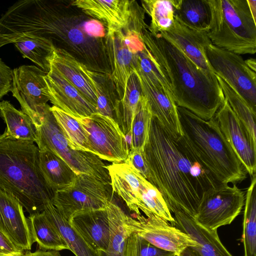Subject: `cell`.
<instances>
[{"label": "cell", "instance_id": "6da1fadb", "mask_svg": "<svg viewBox=\"0 0 256 256\" xmlns=\"http://www.w3.org/2000/svg\"><path fill=\"white\" fill-rule=\"evenodd\" d=\"M144 155L150 182L171 213L178 211L194 218L207 192L227 186L201 162L183 136H174L152 116Z\"/></svg>", "mask_w": 256, "mask_h": 256}, {"label": "cell", "instance_id": "7a4b0ae2", "mask_svg": "<svg viewBox=\"0 0 256 256\" xmlns=\"http://www.w3.org/2000/svg\"><path fill=\"white\" fill-rule=\"evenodd\" d=\"M148 28L141 38L168 84L177 106L204 120L211 119L224 100L216 74L199 68L177 46Z\"/></svg>", "mask_w": 256, "mask_h": 256}, {"label": "cell", "instance_id": "3957f363", "mask_svg": "<svg viewBox=\"0 0 256 256\" xmlns=\"http://www.w3.org/2000/svg\"><path fill=\"white\" fill-rule=\"evenodd\" d=\"M0 190L17 200L30 215L44 211L56 192L39 164V148L33 142L0 134Z\"/></svg>", "mask_w": 256, "mask_h": 256}, {"label": "cell", "instance_id": "277c9868", "mask_svg": "<svg viewBox=\"0 0 256 256\" xmlns=\"http://www.w3.org/2000/svg\"><path fill=\"white\" fill-rule=\"evenodd\" d=\"M182 136L206 168L222 184H236L248 174L214 116L206 120L177 106Z\"/></svg>", "mask_w": 256, "mask_h": 256}, {"label": "cell", "instance_id": "5b68a950", "mask_svg": "<svg viewBox=\"0 0 256 256\" xmlns=\"http://www.w3.org/2000/svg\"><path fill=\"white\" fill-rule=\"evenodd\" d=\"M210 12L208 36L212 44L238 54L256 52V21L247 0H207Z\"/></svg>", "mask_w": 256, "mask_h": 256}, {"label": "cell", "instance_id": "8992f818", "mask_svg": "<svg viewBox=\"0 0 256 256\" xmlns=\"http://www.w3.org/2000/svg\"><path fill=\"white\" fill-rule=\"evenodd\" d=\"M48 104L40 116L36 141L40 150L50 151L62 159L76 174L90 175L111 184L106 164L94 154L73 150L64 136Z\"/></svg>", "mask_w": 256, "mask_h": 256}, {"label": "cell", "instance_id": "52a82bcc", "mask_svg": "<svg viewBox=\"0 0 256 256\" xmlns=\"http://www.w3.org/2000/svg\"><path fill=\"white\" fill-rule=\"evenodd\" d=\"M114 194L111 184L80 174L72 186L56 192L52 204L68 220L78 212L106 209Z\"/></svg>", "mask_w": 256, "mask_h": 256}, {"label": "cell", "instance_id": "ba28073f", "mask_svg": "<svg viewBox=\"0 0 256 256\" xmlns=\"http://www.w3.org/2000/svg\"><path fill=\"white\" fill-rule=\"evenodd\" d=\"M214 73L236 91L256 112V74L239 54L210 44L205 49Z\"/></svg>", "mask_w": 256, "mask_h": 256}, {"label": "cell", "instance_id": "9c48e42d", "mask_svg": "<svg viewBox=\"0 0 256 256\" xmlns=\"http://www.w3.org/2000/svg\"><path fill=\"white\" fill-rule=\"evenodd\" d=\"M76 118L86 132L92 154L116 164L128 158V141L113 119L98 112L86 118Z\"/></svg>", "mask_w": 256, "mask_h": 256}, {"label": "cell", "instance_id": "30bf717a", "mask_svg": "<svg viewBox=\"0 0 256 256\" xmlns=\"http://www.w3.org/2000/svg\"><path fill=\"white\" fill-rule=\"evenodd\" d=\"M126 215L124 226L128 232H134L153 246L179 256L186 248L198 244L189 235L160 216Z\"/></svg>", "mask_w": 256, "mask_h": 256}, {"label": "cell", "instance_id": "8fae6325", "mask_svg": "<svg viewBox=\"0 0 256 256\" xmlns=\"http://www.w3.org/2000/svg\"><path fill=\"white\" fill-rule=\"evenodd\" d=\"M244 192L236 184L206 193L194 218L196 222L210 230L230 224L244 204Z\"/></svg>", "mask_w": 256, "mask_h": 256}, {"label": "cell", "instance_id": "7c38bea8", "mask_svg": "<svg viewBox=\"0 0 256 256\" xmlns=\"http://www.w3.org/2000/svg\"><path fill=\"white\" fill-rule=\"evenodd\" d=\"M46 74L32 65L21 66L12 70V96L36 126L40 124V116L49 100L44 80Z\"/></svg>", "mask_w": 256, "mask_h": 256}, {"label": "cell", "instance_id": "4fadbf2b", "mask_svg": "<svg viewBox=\"0 0 256 256\" xmlns=\"http://www.w3.org/2000/svg\"><path fill=\"white\" fill-rule=\"evenodd\" d=\"M214 118L247 172L252 176L256 174V141L225 98Z\"/></svg>", "mask_w": 256, "mask_h": 256}, {"label": "cell", "instance_id": "5bb4252c", "mask_svg": "<svg viewBox=\"0 0 256 256\" xmlns=\"http://www.w3.org/2000/svg\"><path fill=\"white\" fill-rule=\"evenodd\" d=\"M44 80L49 100L54 106L76 118L98 112L96 108L50 64Z\"/></svg>", "mask_w": 256, "mask_h": 256}, {"label": "cell", "instance_id": "9a60e30c", "mask_svg": "<svg viewBox=\"0 0 256 256\" xmlns=\"http://www.w3.org/2000/svg\"><path fill=\"white\" fill-rule=\"evenodd\" d=\"M71 5L102 22L107 32L126 28L139 6L136 1L128 0H76Z\"/></svg>", "mask_w": 256, "mask_h": 256}, {"label": "cell", "instance_id": "2e32d148", "mask_svg": "<svg viewBox=\"0 0 256 256\" xmlns=\"http://www.w3.org/2000/svg\"><path fill=\"white\" fill-rule=\"evenodd\" d=\"M0 230L23 252L30 250L34 242L22 206L13 196L0 190Z\"/></svg>", "mask_w": 256, "mask_h": 256}, {"label": "cell", "instance_id": "e0dca14e", "mask_svg": "<svg viewBox=\"0 0 256 256\" xmlns=\"http://www.w3.org/2000/svg\"><path fill=\"white\" fill-rule=\"evenodd\" d=\"M142 94L148 104L152 116L174 136H182L177 106L172 96L162 86L152 82L140 71L135 69Z\"/></svg>", "mask_w": 256, "mask_h": 256}, {"label": "cell", "instance_id": "ac0fdd59", "mask_svg": "<svg viewBox=\"0 0 256 256\" xmlns=\"http://www.w3.org/2000/svg\"><path fill=\"white\" fill-rule=\"evenodd\" d=\"M104 47L111 67L110 77L120 101L134 72L138 52L133 53L126 46L122 30L107 32Z\"/></svg>", "mask_w": 256, "mask_h": 256}, {"label": "cell", "instance_id": "d6986e66", "mask_svg": "<svg viewBox=\"0 0 256 256\" xmlns=\"http://www.w3.org/2000/svg\"><path fill=\"white\" fill-rule=\"evenodd\" d=\"M172 214L174 226L189 235L198 244L186 248L179 256H232L220 240L217 230L206 229L194 218L182 212L174 211Z\"/></svg>", "mask_w": 256, "mask_h": 256}, {"label": "cell", "instance_id": "ffe728a7", "mask_svg": "<svg viewBox=\"0 0 256 256\" xmlns=\"http://www.w3.org/2000/svg\"><path fill=\"white\" fill-rule=\"evenodd\" d=\"M159 34L177 46L199 68L214 73L205 53L206 48L212 44L206 31L190 28L174 18L171 26Z\"/></svg>", "mask_w": 256, "mask_h": 256}, {"label": "cell", "instance_id": "44dd1931", "mask_svg": "<svg viewBox=\"0 0 256 256\" xmlns=\"http://www.w3.org/2000/svg\"><path fill=\"white\" fill-rule=\"evenodd\" d=\"M70 226L97 252L107 250L110 226L106 208L76 212L68 220Z\"/></svg>", "mask_w": 256, "mask_h": 256}, {"label": "cell", "instance_id": "7402d4cb", "mask_svg": "<svg viewBox=\"0 0 256 256\" xmlns=\"http://www.w3.org/2000/svg\"><path fill=\"white\" fill-rule=\"evenodd\" d=\"M53 66L97 109V98L87 66L62 48H56L50 60Z\"/></svg>", "mask_w": 256, "mask_h": 256}, {"label": "cell", "instance_id": "603a6c76", "mask_svg": "<svg viewBox=\"0 0 256 256\" xmlns=\"http://www.w3.org/2000/svg\"><path fill=\"white\" fill-rule=\"evenodd\" d=\"M39 164L46 182L55 192L72 186L76 180V174L50 151L39 150Z\"/></svg>", "mask_w": 256, "mask_h": 256}, {"label": "cell", "instance_id": "cb8c5ba5", "mask_svg": "<svg viewBox=\"0 0 256 256\" xmlns=\"http://www.w3.org/2000/svg\"><path fill=\"white\" fill-rule=\"evenodd\" d=\"M87 74L97 98L98 112L116 122V112L120 100L110 74L95 72L88 68Z\"/></svg>", "mask_w": 256, "mask_h": 256}, {"label": "cell", "instance_id": "d4e9b609", "mask_svg": "<svg viewBox=\"0 0 256 256\" xmlns=\"http://www.w3.org/2000/svg\"><path fill=\"white\" fill-rule=\"evenodd\" d=\"M0 116L6 124V130L20 140L36 142L37 128L32 118L22 110L16 109L9 101L0 102Z\"/></svg>", "mask_w": 256, "mask_h": 256}, {"label": "cell", "instance_id": "484cf974", "mask_svg": "<svg viewBox=\"0 0 256 256\" xmlns=\"http://www.w3.org/2000/svg\"><path fill=\"white\" fill-rule=\"evenodd\" d=\"M28 218L34 242L40 249L60 251L69 248L56 226L50 220L44 211L29 216Z\"/></svg>", "mask_w": 256, "mask_h": 256}, {"label": "cell", "instance_id": "4316f807", "mask_svg": "<svg viewBox=\"0 0 256 256\" xmlns=\"http://www.w3.org/2000/svg\"><path fill=\"white\" fill-rule=\"evenodd\" d=\"M13 44L22 54L47 74L50 69V60L56 48L53 42L48 38L24 35Z\"/></svg>", "mask_w": 256, "mask_h": 256}, {"label": "cell", "instance_id": "83f0119b", "mask_svg": "<svg viewBox=\"0 0 256 256\" xmlns=\"http://www.w3.org/2000/svg\"><path fill=\"white\" fill-rule=\"evenodd\" d=\"M46 216L56 227L69 248L76 256H99L70 226L66 218L52 204L48 203L44 207Z\"/></svg>", "mask_w": 256, "mask_h": 256}, {"label": "cell", "instance_id": "f1b7e54d", "mask_svg": "<svg viewBox=\"0 0 256 256\" xmlns=\"http://www.w3.org/2000/svg\"><path fill=\"white\" fill-rule=\"evenodd\" d=\"M175 18L190 28L208 32L210 12L207 0H176Z\"/></svg>", "mask_w": 256, "mask_h": 256}, {"label": "cell", "instance_id": "f546056e", "mask_svg": "<svg viewBox=\"0 0 256 256\" xmlns=\"http://www.w3.org/2000/svg\"><path fill=\"white\" fill-rule=\"evenodd\" d=\"M142 91L136 74L134 72L130 78L122 98L116 112V123L126 139L130 138L132 121L140 102Z\"/></svg>", "mask_w": 256, "mask_h": 256}, {"label": "cell", "instance_id": "4dcf8cb0", "mask_svg": "<svg viewBox=\"0 0 256 256\" xmlns=\"http://www.w3.org/2000/svg\"><path fill=\"white\" fill-rule=\"evenodd\" d=\"M242 242L244 256H256V176H252L244 201Z\"/></svg>", "mask_w": 256, "mask_h": 256}, {"label": "cell", "instance_id": "1f68e13d", "mask_svg": "<svg viewBox=\"0 0 256 256\" xmlns=\"http://www.w3.org/2000/svg\"><path fill=\"white\" fill-rule=\"evenodd\" d=\"M108 212L110 238L108 248L104 252H98L99 256H124V247L128 232L124 226L126 213L112 200L106 206Z\"/></svg>", "mask_w": 256, "mask_h": 256}, {"label": "cell", "instance_id": "d6a6232c", "mask_svg": "<svg viewBox=\"0 0 256 256\" xmlns=\"http://www.w3.org/2000/svg\"><path fill=\"white\" fill-rule=\"evenodd\" d=\"M141 2L144 12L151 18L148 28L150 32L159 34L173 24L176 0H143Z\"/></svg>", "mask_w": 256, "mask_h": 256}, {"label": "cell", "instance_id": "836d02e7", "mask_svg": "<svg viewBox=\"0 0 256 256\" xmlns=\"http://www.w3.org/2000/svg\"><path fill=\"white\" fill-rule=\"evenodd\" d=\"M50 109L72 148L92 153L86 132L78 120L55 106Z\"/></svg>", "mask_w": 256, "mask_h": 256}, {"label": "cell", "instance_id": "e575fe53", "mask_svg": "<svg viewBox=\"0 0 256 256\" xmlns=\"http://www.w3.org/2000/svg\"><path fill=\"white\" fill-rule=\"evenodd\" d=\"M216 77L224 98L230 107L246 126L253 139L256 141V112L251 108L245 100L227 82L220 76H216Z\"/></svg>", "mask_w": 256, "mask_h": 256}, {"label": "cell", "instance_id": "d590c367", "mask_svg": "<svg viewBox=\"0 0 256 256\" xmlns=\"http://www.w3.org/2000/svg\"><path fill=\"white\" fill-rule=\"evenodd\" d=\"M152 118L148 104L142 94L132 123L130 150L144 151L148 138Z\"/></svg>", "mask_w": 256, "mask_h": 256}, {"label": "cell", "instance_id": "8d00e7d4", "mask_svg": "<svg viewBox=\"0 0 256 256\" xmlns=\"http://www.w3.org/2000/svg\"><path fill=\"white\" fill-rule=\"evenodd\" d=\"M128 233L124 256H177L153 246L134 232Z\"/></svg>", "mask_w": 256, "mask_h": 256}, {"label": "cell", "instance_id": "74e56055", "mask_svg": "<svg viewBox=\"0 0 256 256\" xmlns=\"http://www.w3.org/2000/svg\"><path fill=\"white\" fill-rule=\"evenodd\" d=\"M124 162L130 164L144 178L150 182V173L144 155V151L130 150L128 158Z\"/></svg>", "mask_w": 256, "mask_h": 256}, {"label": "cell", "instance_id": "f35d334b", "mask_svg": "<svg viewBox=\"0 0 256 256\" xmlns=\"http://www.w3.org/2000/svg\"><path fill=\"white\" fill-rule=\"evenodd\" d=\"M12 70L0 58V100L12 88Z\"/></svg>", "mask_w": 256, "mask_h": 256}, {"label": "cell", "instance_id": "ab89813d", "mask_svg": "<svg viewBox=\"0 0 256 256\" xmlns=\"http://www.w3.org/2000/svg\"><path fill=\"white\" fill-rule=\"evenodd\" d=\"M24 252L16 247L0 230V256H22Z\"/></svg>", "mask_w": 256, "mask_h": 256}, {"label": "cell", "instance_id": "60d3db41", "mask_svg": "<svg viewBox=\"0 0 256 256\" xmlns=\"http://www.w3.org/2000/svg\"><path fill=\"white\" fill-rule=\"evenodd\" d=\"M84 32L90 37L96 38L106 36V30L104 24L100 20L92 19L86 21L84 25Z\"/></svg>", "mask_w": 256, "mask_h": 256}, {"label": "cell", "instance_id": "b9f144b4", "mask_svg": "<svg viewBox=\"0 0 256 256\" xmlns=\"http://www.w3.org/2000/svg\"><path fill=\"white\" fill-rule=\"evenodd\" d=\"M22 256H62L59 251L38 249L34 252H25Z\"/></svg>", "mask_w": 256, "mask_h": 256}, {"label": "cell", "instance_id": "7bdbcfd3", "mask_svg": "<svg viewBox=\"0 0 256 256\" xmlns=\"http://www.w3.org/2000/svg\"><path fill=\"white\" fill-rule=\"evenodd\" d=\"M247 2L252 18L256 21V0H247Z\"/></svg>", "mask_w": 256, "mask_h": 256}, {"label": "cell", "instance_id": "ee69618b", "mask_svg": "<svg viewBox=\"0 0 256 256\" xmlns=\"http://www.w3.org/2000/svg\"><path fill=\"white\" fill-rule=\"evenodd\" d=\"M248 66L254 72H256V60L254 58H249L245 60Z\"/></svg>", "mask_w": 256, "mask_h": 256}]
</instances>
